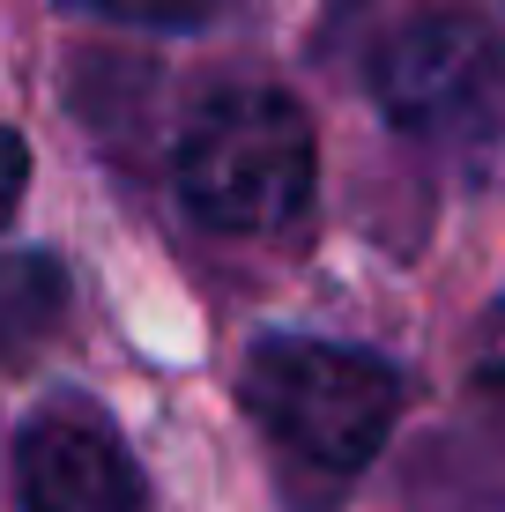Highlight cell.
<instances>
[{
  "mask_svg": "<svg viewBox=\"0 0 505 512\" xmlns=\"http://www.w3.org/2000/svg\"><path fill=\"white\" fill-rule=\"evenodd\" d=\"M372 97L402 134H476L505 104V52L498 30L476 15H409L372 52Z\"/></svg>",
  "mask_w": 505,
  "mask_h": 512,
  "instance_id": "obj_3",
  "label": "cell"
},
{
  "mask_svg": "<svg viewBox=\"0 0 505 512\" xmlns=\"http://www.w3.org/2000/svg\"><path fill=\"white\" fill-rule=\"evenodd\" d=\"M23 512H142V468L90 401H45L15 438Z\"/></svg>",
  "mask_w": 505,
  "mask_h": 512,
  "instance_id": "obj_4",
  "label": "cell"
},
{
  "mask_svg": "<svg viewBox=\"0 0 505 512\" xmlns=\"http://www.w3.org/2000/svg\"><path fill=\"white\" fill-rule=\"evenodd\" d=\"M246 409L298 461L350 475L387 446L394 416H402V379L379 357H364V349L275 334V342H260L246 357Z\"/></svg>",
  "mask_w": 505,
  "mask_h": 512,
  "instance_id": "obj_2",
  "label": "cell"
},
{
  "mask_svg": "<svg viewBox=\"0 0 505 512\" xmlns=\"http://www.w3.org/2000/svg\"><path fill=\"white\" fill-rule=\"evenodd\" d=\"M476 386H491V394H505V305L483 320L476 334Z\"/></svg>",
  "mask_w": 505,
  "mask_h": 512,
  "instance_id": "obj_7",
  "label": "cell"
},
{
  "mask_svg": "<svg viewBox=\"0 0 505 512\" xmlns=\"http://www.w3.org/2000/svg\"><path fill=\"white\" fill-rule=\"evenodd\" d=\"M82 15H104V23H149V30H186L201 23L216 0H67Z\"/></svg>",
  "mask_w": 505,
  "mask_h": 512,
  "instance_id": "obj_6",
  "label": "cell"
},
{
  "mask_svg": "<svg viewBox=\"0 0 505 512\" xmlns=\"http://www.w3.org/2000/svg\"><path fill=\"white\" fill-rule=\"evenodd\" d=\"M186 216L231 238H268L312 201V119L283 90H216L179 134Z\"/></svg>",
  "mask_w": 505,
  "mask_h": 512,
  "instance_id": "obj_1",
  "label": "cell"
},
{
  "mask_svg": "<svg viewBox=\"0 0 505 512\" xmlns=\"http://www.w3.org/2000/svg\"><path fill=\"white\" fill-rule=\"evenodd\" d=\"M52 305H60V268L38 260V253H15L8 260V342L23 349L52 320Z\"/></svg>",
  "mask_w": 505,
  "mask_h": 512,
  "instance_id": "obj_5",
  "label": "cell"
}]
</instances>
